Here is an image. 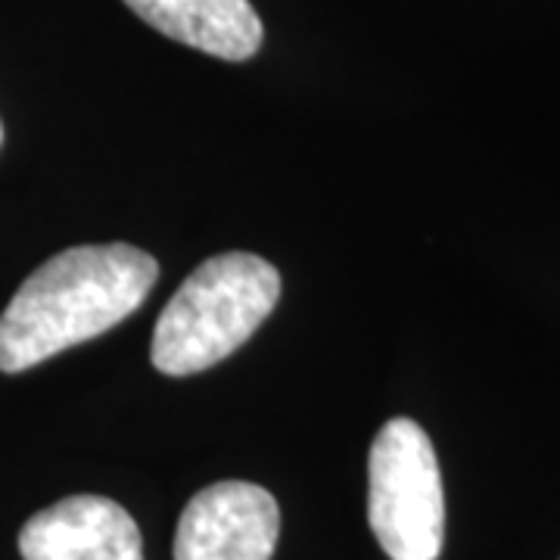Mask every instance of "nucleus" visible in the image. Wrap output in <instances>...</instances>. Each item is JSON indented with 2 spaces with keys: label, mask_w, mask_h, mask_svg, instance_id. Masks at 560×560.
<instances>
[{
  "label": "nucleus",
  "mask_w": 560,
  "mask_h": 560,
  "mask_svg": "<svg viewBox=\"0 0 560 560\" xmlns=\"http://www.w3.org/2000/svg\"><path fill=\"white\" fill-rule=\"evenodd\" d=\"M160 278L150 253L128 243L72 246L32 271L0 315V371L22 374L138 312Z\"/></svg>",
  "instance_id": "obj_1"
},
{
  "label": "nucleus",
  "mask_w": 560,
  "mask_h": 560,
  "mask_svg": "<svg viewBox=\"0 0 560 560\" xmlns=\"http://www.w3.org/2000/svg\"><path fill=\"white\" fill-rule=\"evenodd\" d=\"M280 300V275L253 253L206 259L162 308L150 361L168 377L209 371L261 327Z\"/></svg>",
  "instance_id": "obj_2"
},
{
  "label": "nucleus",
  "mask_w": 560,
  "mask_h": 560,
  "mask_svg": "<svg viewBox=\"0 0 560 560\" xmlns=\"http://www.w3.org/2000/svg\"><path fill=\"white\" fill-rule=\"evenodd\" d=\"M368 521L389 560H436L445 536L440 460L423 427L393 418L371 445Z\"/></svg>",
  "instance_id": "obj_3"
},
{
  "label": "nucleus",
  "mask_w": 560,
  "mask_h": 560,
  "mask_svg": "<svg viewBox=\"0 0 560 560\" xmlns=\"http://www.w3.org/2000/svg\"><path fill=\"white\" fill-rule=\"evenodd\" d=\"M280 536L275 495L228 480L197 492L175 533V560H271Z\"/></svg>",
  "instance_id": "obj_4"
},
{
  "label": "nucleus",
  "mask_w": 560,
  "mask_h": 560,
  "mask_svg": "<svg viewBox=\"0 0 560 560\" xmlns=\"http://www.w3.org/2000/svg\"><path fill=\"white\" fill-rule=\"evenodd\" d=\"M22 560H143L138 523L116 501L72 495L28 517Z\"/></svg>",
  "instance_id": "obj_5"
},
{
  "label": "nucleus",
  "mask_w": 560,
  "mask_h": 560,
  "mask_svg": "<svg viewBox=\"0 0 560 560\" xmlns=\"http://www.w3.org/2000/svg\"><path fill=\"white\" fill-rule=\"evenodd\" d=\"M140 20L165 38L209 57L243 62L256 57L265 38L259 13L249 0H125Z\"/></svg>",
  "instance_id": "obj_6"
},
{
  "label": "nucleus",
  "mask_w": 560,
  "mask_h": 560,
  "mask_svg": "<svg viewBox=\"0 0 560 560\" xmlns=\"http://www.w3.org/2000/svg\"><path fill=\"white\" fill-rule=\"evenodd\" d=\"M0 143H3V125H0Z\"/></svg>",
  "instance_id": "obj_7"
}]
</instances>
